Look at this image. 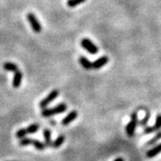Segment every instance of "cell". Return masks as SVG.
I'll use <instances>...</instances> for the list:
<instances>
[{
    "label": "cell",
    "instance_id": "6da1fadb",
    "mask_svg": "<svg viewBox=\"0 0 161 161\" xmlns=\"http://www.w3.org/2000/svg\"><path fill=\"white\" fill-rule=\"evenodd\" d=\"M67 109V105L64 103L58 104V106L52 108H43L41 112V115L43 117H50L52 115H56V114H60L64 113Z\"/></svg>",
    "mask_w": 161,
    "mask_h": 161
},
{
    "label": "cell",
    "instance_id": "7a4b0ae2",
    "mask_svg": "<svg viewBox=\"0 0 161 161\" xmlns=\"http://www.w3.org/2000/svg\"><path fill=\"white\" fill-rule=\"evenodd\" d=\"M138 124V116H137V113L133 112L131 115V121L127 124L126 127H125V132L126 134L129 137H132L134 135L135 132V129Z\"/></svg>",
    "mask_w": 161,
    "mask_h": 161
},
{
    "label": "cell",
    "instance_id": "3957f363",
    "mask_svg": "<svg viewBox=\"0 0 161 161\" xmlns=\"http://www.w3.org/2000/svg\"><path fill=\"white\" fill-rule=\"evenodd\" d=\"M27 20H28V22H29V23L31 24V27L32 31H33L34 32H36V33H40L42 28H41V25H40L38 18L35 16L34 14H32V13H28V14H27Z\"/></svg>",
    "mask_w": 161,
    "mask_h": 161
},
{
    "label": "cell",
    "instance_id": "277c9868",
    "mask_svg": "<svg viewBox=\"0 0 161 161\" xmlns=\"http://www.w3.org/2000/svg\"><path fill=\"white\" fill-rule=\"evenodd\" d=\"M80 45L84 49H86L90 54L95 55L98 52V47L96 46L92 40H89V39H82L81 41H80Z\"/></svg>",
    "mask_w": 161,
    "mask_h": 161
},
{
    "label": "cell",
    "instance_id": "5b68a950",
    "mask_svg": "<svg viewBox=\"0 0 161 161\" xmlns=\"http://www.w3.org/2000/svg\"><path fill=\"white\" fill-rule=\"evenodd\" d=\"M58 96H59V91L58 90H54V91H52L47 96L46 98H43L41 101L40 102V108H46L47 106L48 105V104H50L56 98H58Z\"/></svg>",
    "mask_w": 161,
    "mask_h": 161
},
{
    "label": "cell",
    "instance_id": "8992f818",
    "mask_svg": "<svg viewBox=\"0 0 161 161\" xmlns=\"http://www.w3.org/2000/svg\"><path fill=\"white\" fill-rule=\"evenodd\" d=\"M108 61H109V59L108 57H106V56H103V57H101V58H98L96 61H94L93 63H92V68L93 69H100V68H102L103 66H105L108 63Z\"/></svg>",
    "mask_w": 161,
    "mask_h": 161
},
{
    "label": "cell",
    "instance_id": "52a82bcc",
    "mask_svg": "<svg viewBox=\"0 0 161 161\" xmlns=\"http://www.w3.org/2000/svg\"><path fill=\"white\" fill-rule=\"evenodd\" d=\"M23 80V73L21 71L17 70L16 72H14V79H13V87L17 89L21 86Z\"/></svg>",
    "mask_w": 161,
    "mask_h": 161
},
{
    "label": "cell",
    "instance_id": "ba28073f",
    "mask_svg": "<svg viewBox=\"0 0 161 161\" xmlns=\"http://www.w3.org/2000/svg\"><path fill=\"white\" fill-rule=\"evenodd\" d=\"M159 153H161V143L156 144L153 148H151L150 150H148L146 152V156L149 158H152L157 155H158Z\"/></svg>",
    "mask_w": 161,
    "mask_h": 161
},
{
    "label": "cell",
    "instance_id": "9c48e42d",
    "mask_svg": "<svg viewBox=\"0 0 161 161\" xmlns=\"http://www.w3.org/2000/svg\"><path fill=\"white\" fill-rule=\"evenodd\" d=\"M77 115H78V113H77V111H75V110H73V111H71L68 115H66L64 118L63 120H62V125H68L69 124H71L73 121L75 120V118L77 117Z\"/></svg>",
    "mask_w": 161,
    "mask_h": 161
},
{
    "label": "cell",
    "instance_id": "30bf717a",
    "mask_svg": "<svg viewBox=\"0 0 161 161\" xmlns=\"http://www.w3.org/2000/svg\"><path fill=\"white\" fill-rule=\"evenodd\" d=\"M79 62H80V64H81V66H82L84 69H92V63L89 60V59H87L85 57H83V56L80 57V58H79Z\"/></svg>",
    "mask_w": 161,
    "mask_h": 161
},
{
    "label": "cell",
    "instance_id": "8fae6325",
    "mask_svg": "<svg viewBox=\"0 0 161 161\" xmlns=\"http://www.w3.org/2000/svg\"><path fill=\"white\" fill-rule=\"evenodd\" d=\"M44 139H45V145L46 147H50L52 145V140H51V132L48 129H45L43 132Z\"/></svg>",
    "mask_w": 161,
    "mask_h": 161
},
{
    "label": "cell",
    "instance_id": "7c38bea8",
    "mask_svg": "<svg viewBox=\"0 0 161 161\" xmlns=\"http://www.w3.org/2000/svg\"><path fill=\"white\" fill-rule=\"evenodd\" d=\"M64 140H65V136L64 135H59L58 138L52 142L51 147H53L54 149H58L64 143Z\"/></svg>",
    "mask_w": 161,
    "mask_h": 161
},
{
    "label": "cell",
    "instance_id": "4fadbf2b",
    "mask_svg": "<svg viewBox=\"0 0 161 161\" xmlns=\"http://www.w3.org/2000/svg\"><path fill=\"white\" fill-rule=\"evenodd\" d=\"M161 140V131H158V132L156 133V135L152 139H150V141H148L147 142V146H155L156 144L158 143V142H159Z\"/></svg>",
    "mask_w": 161,
    "mask_h": 161
},
{
    "label": "cell",
    "instance_id": "5bb4252c",
    "mask_svg": "<svg viewBox=\"0 0 161 161\" xmlns=\"http://www.w3.org/2000/svg\"><path fill=\"white\" fill-rule=\"evenodd\" d=\"M3 67H4V69L6 70V71L13 72V73L16 72L18 70L17 64L14 63H11V62H6V63H5L4 64V65H3Z\"/></svg>",
    "mask_w": 161,
    "mask_h": 161
},
{
    "label": "cell",
    "instance_id": "9a60e30c",
    "mask_svg": "<svg viewBox=\"0 0 161 161\" xmlns=\"http://www.w3.org/2000/svg\"><path fill=\"white\" fill-rule=\"evenodd\" d=\"M31 145H33L35 148L39 150H45V148H46L45 143L41 142L39 140H32V144H31Z\"/></svg>",
    "mask_w": 161,
    "mask_h": 161
},
{
    "label": "cell",
    "instance_id": "2e32d148",
    "mask_svg": "<svg viewBox=\"0 0 161 161\" xmlns=\"http://www.w3.org/2000/svg\"><path fill=\"white\" fill-rule=\"evenodd\" d=\"M153 129L155 132H158L160 131L161 129V114H158V115L156 116V120L155 124L153 125Z\"/></svg>",
    "mask_w": 161,
    "mask_h": 161
},
{
    "label": "cell",
    "instance_id": "e0dca14e",
    "mask_svg": "<svg viewBox=\"0 0 161 161\" xmlns=\"http://www.w3.org/2000/svg\"><path fill=\"white\" fill-rule=\"evenodd\" d=\"M39 129H40V125L38 124H32V125H31L30 126L26 128V131H27V133L32 134V133H35V132H38Z\"/></svg>",
    "mask_w": 161,
    "mask_h": 161
},
{
    "label": "cell",
    "instance_id": "ac0fdd59",
    "mask_svg": "<svg viewBox=\"0 0 161 161\" xmlns=\"http://www.w3.org/2000/svg\"><path fill=\"white\" fill-rule=\"evenodd\" d=\"M26 134H27V131H26V129H24V128L19 129L17 132H16V133H15L16 138H18L19 140L24 138V137L26 136Z\"/></svg>",
    "mask_w": 161,
    "mask_h": 161
},
{
    "label": "cell",
    "instance_id": "d6986e66",
    "mask_svg": "<svg viewBox=\"0 0 161 161\" xmlns=\"http://www.w3.org/2000/svg\"><path fill=\"white\" fill-rule=\"evenodd\" d=\"M86 0H68L67 1V6L69 7H75V6L80 5L81 3L85 2Z\"/></svg>",
    "mask_w": 161,
    "mask_h": 161
},
{
    "label": "cell",
    "instance_id": "ffe728a7",
    "mask_svg": "<svg viewBox=\"0 0 161 161\" xmlns=\"http://www.w3.org/2000/svg\"><path fill=\"white\" fill-rule=\"evenodd\" d=\"M32 140L33 139H31V138H23L20 140V142H19V144H20V146H28V145H31L32 144Z\"/></svg>",
    "mask_w": 161,
    "mask_h": 161
},
{
    "label": "cell",
    "instance_id": "44dd1931",
    "mask_svg": "<svg viewBox=\"0 0 161 161\" xmlns=\"http://www.w3.org/2000/svg\"><path fill=\"white\" fill-rule=\"evenodd\" d=\"M150 114H149V113H147V115L144 116L143 119H142V120L140 122V125H141L142 126H145V125H146L148 124L149 120H150Z\"/></svg>",
    "mask_w": 161,
    "mask_h": 161
},
{
    "label": "cell",
    "instance_id": "7402d4cb",
    "mask_svg": "<svg viewBox=\"0 0 161 161\" xmlns=\"http://www.w3.org/2000/svg\"><path fill=\"white\" fill-rule=\"evenodd\" d=\"M152 132H155L154 129H153V126H148L144 129V133L145 134H150V133H152Z\"/></svg>",
    "mask_w": 161,
    "mask_h": 161
},
{
    "label": "cell",
    "instance_id": "603a6c76",
    "mask_svg": "<svg viewBox=\"0 0 161 161\" xmlns=\"http://www.w3.org/2000/svg\"><path fill=\"white\" fill-rule=\"evenodd\" d=\"M114 161H125V160H124V158H115Z\"/></svg>",
    "mask_w": 161,
    "mask_h": 161
}]
</instances>
